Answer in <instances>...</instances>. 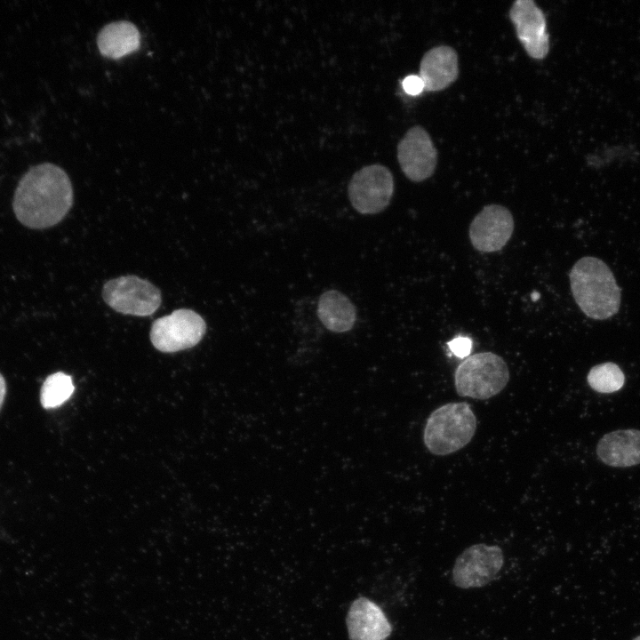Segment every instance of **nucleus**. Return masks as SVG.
Instances as JSON below:
<instances>
[{"label": "nucleus", "instance_id": "f257e3e1", "mask_svg": "<svg viewBox=\"0 0 640 640\" xmlns=\"http://www.w3.org/2000/svg\"><path fill=\"white\" fill-rule=\"evenodd\" d=\"M73 204L69 177L53 164H40L30 168L20 180L12 207L24 226L42 229L60 222Z\"/></svg>", "mask_w": 640, "mask_h": 640}, {"label": "nucleus", "instance_id": "f03ea898", "mask_svg": "<svg viewBox=\"0 0 640 640\" xmlns=\"http://www.w3.org/2000/svg\"><path fill=\"white\" fill-rule=\"evenodd\" d=\"M572 296L589 318L604 320L614 316L620 306V288L602 260L585 256L572 266L570 274Z\"/></svg>", "mask_w": 640, "mask_h": 640}, {"label": "nucleus", "instance_id": "7ed1b4c3", "mask_svg": "<svg viewBox=\"0 0 640 640\" xmlns=\"http://www.w3.org/2000/svg\"><path fill=\"white\" fill-rule=\"evenodd\" d=\"M476 418L466 402L445 404L427 420L423 441L435 455H447L467 445L475 435Z\"/></svg>", "mask_w": 640, "mask_h": 640}, {"label": "nucleus", "instance_id": "20e7f679", "mask_svg": "<svg viewBox=\"0 0 640 640\" xmlns=\"http://www.w3.org/2000/svg\"><path fill=\"white\" fill-rule=\"evenodd\" d=\"M508 380L509 371L506 362L492 352H480L468 356L454 372L458 395L479 400L499 394Z\"/></svg>", "mask_w": 640, "mask_h": 640}, {"label": "nucleus", "instance_id": "39448f33", "mask_svg": "<svg viewBox=\"0 0 640 640\" xmlns=\"http://www.w3.org/2000/svg\"><path fill=\"white\" fill-rule=\"evenodd\" d=\"M394 178L382 164L364 166L351 177L348 196L353 208L361 214H376L385 210L394 194Z\"/></svg>", "mask_w": 640, "mask_h": 640}, {"label": "nucleus", "instance_id": "423d86ee", "mask_svg": "<svg viewBox=\"0 0 640 640\" xmlns=\"http://www.w3.org/2000/svg\"><path fill=\"white\" fill-rule=\"evenodd\" d=\"M104 301L116 312L136 316L154 314L162 302L160 290L146 279L124 276L108 281L102 289Z\"/></svg>", "mask_w": 640, "mask_h": 640}, {"label": "nucleus", "instance_id": "0eeeda50", "mask_svg": "<svg viewBox=\"0 0 640 640\" xmlns=\"http://www.w3.org/2000/svg\"><path fill=\"white\" fill-rule=\"evenodd\" d=\"M206 324L196 312L180 308L154 321L150 329L153 346L164 353H173L199 343Z\"/></svg>", "mask_w": 640, "mask_h": 640}, {"label": "nucleus", "instance_id": "6e6552de", "mask_svg": "<svg viewBox=\"0 0 640 640\" xmlns=\"http://www.w3.org/2000/svg\"><path fill=\"white\" fill-rule=\"evenodd\" d=\"M503 564L504 556L500 547L484 543L472 545L454 562L453 583L463 589L484 587L497 576Z\"/></svg>", "mask_w": 640, "mask_h": 640}, {"label": "nucleus", "instance_id": "1a4fd4ad", "mask_svg": "<svg viewBox=\"0 0 640 640\" xmlns=\"http://www.w3.org/2000/svg\"><path fill=\"white\" fill-rule=\"evenodd\" d=\"M511 212L501 204L484 206L474 217L468 228L472 246L480 252L489 253L501 250L514 232Z\"/></svg>", "mask_w": 640, "mask_h": 640}, {"label": "nucleus", "instance_id": "9d476101", "mask_svg": "<svg viewBox=\"0 0 640 640\" xmlns=\"http://www.w3.org/2000/svg\"><path fill=\"white\" fill-rule=\"evenodd\" d=\"M402 172L413 182L430 178L437 164V150L429 133L420 125L411 127L397 144Z\"/></svg>", "mask_w": 640, "mask_h": 640}, {"label": "nucleus", "instance_id": "9b49d317", "mask_svg": "<svg viewBox=\"0 0 640 640\" xmlns=\"http://www.w3.org/2000/svg\"><path fill=\"white\" fill-rule=\"evenodd\" d=\"M509 18L526 53L543 60L549 52V36L542 10L532 0H516L509 10Z\"/></svg>", "mask_w": 640, "mask_h": 640}, {"label": "nucleus", "instance_id": "f8f14e48", "mask_svg": "<svg viewBox=\"0 0 640 640\" xmlns=\"http://www.w3.org/2000/svg\"><path fill=\"white\" fill-rule=\"evenodd\" d=\"M347 627L351 640H386L392 631L382 610L366 597H359L352 603Z\"/></svg>", "mask_w": 640, "mask_h": 640}, {"label": "nucleus", "instance_id": "ddd939ff", "mask_svg": "<svg viewBox=\"0 0 640 640\" xmlns=\"http://www.w3.org/2000/svg\"><path fill=\"white\" fill-rule=\"evenodd\" d=\"M459 76L457 52L449 45H437L424 53L419 76L424 91L439 92L450 86Z\"/></svg>", "mask_w": 640, "mask_h": 640}, {"label": "nucleus", "instance_id": "4468645a", "mask_svg": "<svg viewBox=\"0 0 640 640\" xmlns=\"http://www.w3.org/2000/svg\"><path fill=\"white\" fill-rule=\"evenodd\" d=\"M598 458L615 468L640 464V430L620 429L604 435L596 446Z\"/></svg>", "mask_w": 640, "mask_h": 640}, {"label": "nucleus", "instance_id": "2eb2a0df", "mask_svg": "<svg viewBox=\"0 0 640 640\" xmlns=\"http://www.w3.org/2000/svg\"><path fill=\"white\" fill-rule=\"evenodd\" d=\"M316 315L321 324L335 333L352 330L357 317L353 302L338 290H328L320 295Z\"/></svg>", "mask_w": 640, "mask_h": 640}, {"label": "nucleus", "instance_id": "dca6fc26", "mask_svg": "<svg viewBox=\"0 0 640 640\" xmlns=\"http://www.w3.org/2000/svg\"><path fill=\"white\" fill-rule=\"evenodd\" d=\"M140 35L134 24L119 20L104 26L97 36L100 52L110 59H119L138 50Z\"/></svg>", "mask_w": 640, "mask_h": 640}, {"label": "nucleus", "instance_id": "f3484780", "mask_svg": "<svg viewBox=\"0 0 640 640\" xmlns=\"http://www.w3.org/2000/svg\"><path fill=\"white\" fill-rule=\"evenodd\" d=\"M74 385L69 375L59 372L46 378L41 388L40 400L44 408L60 406L73 394Z\"/></svg>", "mask_w": 640, "mask_h": 640}, {"label": "nucleus", "instance_id": "a211bd4d", "mask_svg": "<svg viewBox=\"0 0 640 640\" xmlns=\"http://www.w3.org/2000/svg\"><path fill=\"white\" fill-rule=\"evenodd\" d=\"M587 380L590 388L597 392L612 393L622 388L625 376L616 364L607 362L592 367Z\"/></svg>", "mask_w": 640, "mask_h": 640}, {"label": "nucleus", "instance_id": "6ab92c4d", "mask_svg": "<svg viewBox=\"0 0 640 640\" xmlns=\"http://www.w3.org/2000/svg\"><path fill=\"white\" fill-rule=\"evenodd\" d=\"M448 346L450 350L460 358H467L471 352L472 340L468 337L458 336L452 339Z\"/></svg>", "mask_w": 640, "mask_h": 640}, {"label": "nucleus", "instance_id": "aec40b11", "mask_svg": "<svg viewBox=\"0 0 640 640\" xmlns=\"http://www.w3.org/2000/svg\"><path fill=\"white\" fill-rule=\"evenodd\" d=\"M402 85L406 93L410 95H419L424 91V84L420 77L417 75H410L406 76Z\"/></svg>", "mask_w": 640, "mask_h": 640}, {"label": "nucleus", "instance_id": "412c9836", "mask_svg": "<svg viewBox=\"0 0 640 640\" xmlns=\"http://www.w3.org/2000/svg\"><path fill=\"white\" fill-rule=\"evenodd\" d=\"M5 393H6L5 380L3 377V375L0 373V408L4 400Z\"/></svg>", "mask_w": 640, "mask_h": 640}, {"label": "nucleus", "instance_id": "4be33fe9", "mask_svg": "<svg viewBox=\"0 0 640 640\" xmlns=\"http://www.w3.org/2000/svg\"><path fill=\"white\" fill-rule=\"evenodd\" d=\"M633 640H640V636L635 637Z\"/></svg>", "mask_w": 640, "mask_h": 640}]
</instances>
